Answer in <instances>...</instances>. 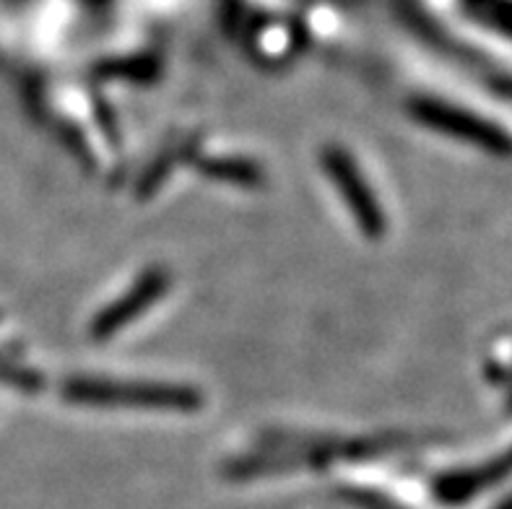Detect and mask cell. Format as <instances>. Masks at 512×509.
<instances>
[{
	"label": "cell",
	"instance_id": "3957f363",
	"mask_svg": "<svg viewBox=\"0 0 512 509\" xmlns=\"http://www.w3.org/2000/svg\"><path fill=\"white\" fill-rule=\"evenodd\" d=\"M416 117L422 123H427L429 128L445 130L450 136L463 138V141L476 143V146H484V149L494 151V154H507L512 149L510 138L500 128H494L487 120H479L471 112L453 110V107H445V104H419Z\"/></svg>",
	"mask_w": 512,
	"mask_h": 509
},
{
	"label": "cell",
	"instance_id": "277c9868",
	"mask_svg": "<svg viewBox=\"0 0 512 509\" xmlns=\"http://www.w3.org/2000/svg\"><path fill=\"white\" fill-rule=\"evenodd\" d=\"M164 289H167V276L164 273L151 271L146 276H141V281L128 294L120 297V302H115L110 310H104L97 317V323L91 328L94 338H107L112 333H117L120 328H125L133 317L141 315L143 310H149L151 304L162 297Z\"/></svg>",
	"mask_w": 512,
	"mask_h": 509
},
{
	"label": "cell",
	"instance_id": "7a4b0ae2",
	"mask_svg": "<svg viewBox=\"0 0 512 509\" xmlns=\"http://www.w3.org/2000/svg\"><path fill=\"white\" fill-rule=\"evenodd\" d=\"M323 167L333 180V185H338V190L344 193L346 206L351 208L354 219L362 226V232L372 239L380 237L385 232L383 208L375 200L367 182L362 180V174H359L357 164L351 162V156L341 149H325Z\"/></svg>",
	"mask_w": 512,
	"mask_h": 509
},
{
	"label": "cell",
	"instance_id": "6da1fadb",
	"mask_svg": "<svg viewBox=\"0 0 512 509\" xmlns=\"http://www.w3.org/2000/svg\"><path fill=\"white\" fill-rule=\"evenodd\" d=\"M68 395L91 406L162 408V411H193L201 406V395L188 387L169 385H125V382H76Z\"/></svg>",
	"mask_w": 512,
	"mask_h": 509
}]
</instances>
